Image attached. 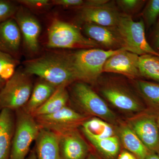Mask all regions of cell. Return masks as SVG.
<instances>
[{"label":"cell","instance_id":"25","mask_svg":"<svg viewBox=\"0 0 159 159\" xmlns=\"http://www.w3.org/2000/svg\"><path fill=\"white\" fill-rule=\"evenodd\" d=\"M136 84L139 92L146 102L153 108L159 110V84L139 80Z\"/></svg>","mask_w":159,"mask_h":159},{"label":"cell","instance_id":"7","mask_svg":"<svg viewBox=\"0 0 159 159\" xmlns=\"http://www.w3.org/2000/svg\"><path fill=\"white\" fill-rule=\"evenodd\" d=\"M73 98L81 108L89 114L111 120L112 111L99 95L84 83H76L72 88Z\"/></svg>","mask_w":159,"mask_h":159},{"label":"cell","instance_id":"9","mask_svg":"<svg viewBox=\"0 0 159 159\" xmlns=\"http://www.w3.org/2000/svg\"><path fill=\"white\" fill-rule=\"evenodd\" d=\"M34 118L41 128L51 131L58 135L73 130L86 118L66 106L54 113Z\"/></svg>","mask_w":159,"mask_h":159},{"label":"cell","instance_id":"17","mask_svg":"<svg viewBox=\"0 0 159 159\" xmlns=\"http://www.w3.org/2000/svg\"><path fill=\"white\" fill-rule=\"evenodd\" d=\"M36 140L37 159H61L57 134L41 128Z\"/></svg>","mask_w":159,"mask_h":159},{"label":"cell","instance_id":"15","mask_svg":"<svg viewBox=\"0 0 159 159\" xmlns=\"http://www.w3.org/2000/svg\"><path fill=\"white\" fill-rule=\"evenodd\" d=\"M21 33L14 19L0 24V50L11 56L16 55L20 47Z\"/></svg>","mask_w":159,"mask_h":159},{"label":"cell","instance_id":"33","mask_svg":"<svg viewBox=\"0 0 159 159\" xmlns=\"http://www.w3.org/2000/svg\"><path fill=\"white\" fill-rule=\"evenodd\" d=\"M154 46L155 48L159 50V20L154 37Z\"/></svg>","mask_w":159,"mask_h":159},{"label":"cell","instance_id":"8","mask_svg":"<svg viewBox=\"0 0 159 159\" xmlns=\"http://www.w3.org/2000/svg\"><path fill=\"white\" fill-rule=\"evenodd\" d=\"M81 9L79 17L83 21L106 27H116L121 15L114 2L107 0H97Z\"/></svg>","mask_w":159,"mask_h":159},{"label":"cell","instance_id":"30","mask_svg":"<svg viewBox=\"0 0 159 159\" xmlns=\"http://www.w3.org/2000/svg\"><path fill=\"white\" fill-rule=\"evenodd\" d=\"M85 1L82 0H53L51 3L56 6L67 8H82L84 6Z\"/></svg>","mask_w":159,"mask_h":159},{"label":"cell","instance_id":"12","mask_svg":"<svg viewBox=\"0 0 159 159\" xmlns=\"http://www.w3.org/2000/svg\"><path fill=\"white\" fill-rule=\"evenodd\" d=\"M14 19L19 27L27 48L31 52H37L39 48V38L41 31L38 21L22 8L18 9Z\"/></svg>","mask_w":159,"mask_h":159},{"label":"cell","instance_id":"38","mask_svg":"<svg viewBox=\"0 0 159 159\" xmlns=\"http://www.w3.org/2000/svg\"><path fill=\"white\" fill-rule=\"evenodd\" d=\"M157 122L158 125V127L159 129V116H158L157 117Z\"/></svg>","mask_w":159,"mask_h":159},{"label":"cell","instance_id":"6","mask_svg":"<svg viewBox=\"0 0 159 159\" xmlns=\"http://www.w3.org/2000/svg\"><path fill=\"white\" fill-rule=\"evenodd\" d=\"M15 126L9 159H25L41 128L35 118L25 111H19Z\"/></svg>","mask_w":159,"mask_h":159},{"label":"cell","instance_id":"5","mask_svg":"<svg viewBox=\"0 0 159 159\" xmlns=\"http://www.w3.org/2000/svg\"><path fill=\"white\" fill-rule=\"evenodd\" d=\"M32 92V84L29 74L16 71L0 91L1 108L12 111L19 109L27 104Z\"/></svg>","mask_w":159,"mask_h":159},{"label":"cell","instance_id":"26","mask_svg":"<svg viewBox=\"0 0 159 159\" xmlns=\"http://www.w3.org/2000/svg\"><path fill=\"white\" fill-rule=\"evenodd\" d=\"M16 63L13 56L0 50V77L6 81L10 79L15 73Z\"/></svg>","mask_w":159,"mask_h":159},{"label":"cell","instance_id":"16","mask_svg":"<svg viewBox=\"0 0 159 159\" xmlns=\"http://www.w3.org/2000/svg\"><path fill=\"white\" fill-rule=\"evenodd\" d=\"M58 136L62 159H85L88 148L77 133L72 130Z\"/></svg>","mask_w":159,"mask_h":159},{"label":"cell","instance_id":"37","mask_svg":"<svg viewBox=\"0 0 159 159\" xmlns=\"http://www.w3.org/2000/svg\"><path fill=\"white\" fill-rule=\"evenodd\" d=\"M87 159H97L96 158L94 157L90 156Z\"/></svg>","mask_w":159,"mask_h":159},{"label":"cell","instance_id":"34","mask_svg":"<svg viewBox=\"0 0 159 159\" xmlns=\"http://www.w3.org/2000/svg\"><path fill=\"white\" fill-rule=\"evenodd\" d=\"M145 159H159V153L150 152Z\"/></svg>","mask_w":159,"mask_h":159},{"label":"cell","instance_id":"22","mask_svg":"<svg viewBox=\"0 0 159 159\" xmlns=\"http://www.w3.org/2000/svg\"><path fill=\"white\" fill-rule=\"evenodd\" d=\"M83 131L86 137L103 139L114 136L112 127L101 119L94 118L84 122Z\"/></svg>","mask_w":159,"mask_h":159},{"label":"cell","instance_id":"13","mask_svg":"<svg viewBox=\"0 0 159 159\" xmlns=\"http://www.w3.org/2000/svg\"><path fill=\"white\" fill-rule=\"evenodd\" d=\"M83 30L89 38L108 50L122 48V40L116 27H106L86 23L83 26Z\"/></svg>","mask_w":159,"mask_h":159},{"label":"cell","instance_id":"31","mask_svg":"<svg viewBox=\"0 0 159 159\" xmlns=\"http://www.w3.org/2000/svg\"><path fill=\"white\" fill-rule=\"evenodd\" d=\"M18 2L34 9H42L50 5L48 0H20Z\"/></svg>","mask_w":159,"mask_h":159},{"label":"cell","instance_id":"19","mask_svg":"<svg viewBox=\"0 0 159 159\" xmlns=\"http://www.w3.org/2000/svg\"><path fill=\"white\" fill-rule=\"evenodd\" d=\"M56 87L43 80L38 83L33 89L25 111L32 115L49 99L56 90Z\"/></svg>","mask_w":159,"mask_h":159},{"label":"cell","instance_id":"11","mask_svg":"<svg viewBox=\"0 0 159 159\" xmlns=\"http://www.w3.org/2000/svg\"><path fill=\"white\" fill-rule=\"evenodd\" d=\"M139 55L123 50L109 57L102 72L122 74L129 78L141 76L139 69Z\"/></svg>","mask_w":159,"mask_h":159},{"label":"cell","instance_id":"1","mask_svg":"<svg viewBox=\"0 0 159 159\" xmlns=\"http://www.w3.org/2000/svg\"><path fill=\"white\" fill-rule=\"evenodd\" d=\"M25 72L55 87L66 86L78 80L70 54L46 55L26 63Z\"/></svg>","mask_w":159,"mask_h":159},{"label":"cell","instance_id":"20","mask_svg":"<svg viewBox=\"0 0 159 159\" xmlns=\"http://www.w3.org/2000/svg\"><path fill=\"white\" fill-rule=\"evenodd\" d=\"M66 86L57 87L53 95L31 115L34 117L57 112L66 107L69 95Z\"/></svg>","mask_w":159,"mask_h":159},{"label":"cell","instance_id":"14","mask_svg":"<svg viewBox=\"0 0 159 159\" xmlns=\"http://www.w3.org/2000/svg\"><path fill=\"white\" fill-rule=\"evenodd\" d=\"M101 92L113 105L120 109L134 112L141 111L143 108L136 97L120 86H106L101 89Z\"/></svg>","mask_w":159,"mask_h":159},{"label":"cell","instance_id":"3","mask_svg":"<svg viewBox=\"0 0 159 159\" xmlns=\"http://www.w3.org/2000/svg\"><path fill=\"white\" fill-rule=\"evenodd\" d=\"M116 28L122 40V49L139 56L151 54L159 57V52L146 39L143 20L135 21L130 15L121 13Z\"/></svg>","mask_w":159,"mask_h":159},{"label":"cell","instance_id":"29","mask_svg":"<svg viewBox=\"0 0 159 159\" xmlns=\"http://www.w3.org/2000/svg\"><path fill=\"white\" fill-rule=\"evenodd\" d=\"M144 2V1L140 0H118L116 1L117 5L125 12L124 13L127 15L135 12Z\"/></svg>","mask_w":159,"mask_h":159},{"label":"cell","instance_id":"32","mask_svg":"<svg viewBox=\"0 0 159 159\" xmlns=\"http://www.w3.org/2000/svg\"><path fill=\"white\" fill-rule=\"evenodd\" d=\"M117 159H137L136 157L128 151H122L117 157Z\"/></svg>","mask_w":159,"mask_h":159},{"label":"cell","instance_id":"28","mask_svg":"<svg viewBox=\"0 0 159 159\" xmlns=\"http://www.w3.org/2000/svg\"><path fill=\"white\" fill-rule=\"evenodd\" d=\"M17 10V7L13 3L0 1V24L11 18Z\"/></svg>","mask_w":159,"mask_h":159},{"label":"cell","instance_id":"27","mask_svg":"<svg viewBox=\"0 0 159 159\" xmlns=\"http://www.w3.org/2000/svg\"><path fill=\"white\" fill-rule=\"evenodd\" d=\"M143 16L148 27L155 24L159 16V0L148 1L143 11Z\"/></svg>","mask_w":159,"mask_h":159},{"label":"cell","instance_id":"23","mask_svg":"<svg viewBox=\"0 0 159 159\" xmlns=\"http://www.w3.org/2000/svg\"><path fill=\"white\" fill-rule=\"evenodd\" d=\"M105 159H116L120 150L119 139L115 136L103 139L86 137Z\"/></svg>","mask_w":159,"mask_h":159},{"label":"cell","instance_id":"2","mask_svg":"<svg viewBox=\"0 0 159 159\" xmlns=\"http://www.w3.org/2000/svg\"><path fill=\"white\" fill-rule=\"evenodd\" d=\"M123 50H103L95 48L81 49L70 54L78 80L95 82L102 73L109 57Z\"/></svg>","mask_w":159,"mask_h":159},{"label":"cell","instance_id":"18","mask_svg":"<svg viewBox=\"0 0 159 159\" xmlns=\"http://www.w3.org/2000/svg\"><path fill=\"white\" fill-rule=\"evenodd\" d=\"M12 111L2 109L0 111V159H9L15 124Z\"/></svg>","mask_w":159,"mask_h":159},{"label":"cell","instance_id":"24","mask_svg":"<svg viewBox=\"0 0 159 159\" xmlns=\"http://www.w3.org/2000/svg\"><path fill=\"white\" fill-rule=\"evenodd\" d=\"M140 75L159 82V57L145 54L139 56Z\"/></svg>","mask_w":159,"mask_h":159},{"label":"cell","instance_id":"35","mask_svg":"<svg viewBox=\"0 0 159 159\" xmlns=\"http://www.w3.org/2000/svg\"><path fill=\"white\" fill-rule=\"evenodd\" d=\"M27 159H37L36 153L34 152H32L30 153L29 157Z\"/></svg>","mask_w":159,"mask_h":159},{"label":"cell","instance_id":"4","mask_svg":"<svg viewBox=\"0 0 159 159\" xmlns=\"http://www.w3.org/2000/svg\"><path fill=\"white\" fill-rule=\"evenodd\" d=\"M48 46L51 48H95L99 44L83 35L76 26L60 20L52 22L48 32Z\"/></svg>","mask_w":159,"mask_h":159},{"label":"cell","instance_id":"36","mask_svg":"<svg viewBox=\"0 0 159 159\" xmlns=\"http://www.w3.org/2000/svg\"><path fill=\"white\" fill-rule=\"evenodd\" d=\"M6 82V81L3 80L2 79V78L0 77V91H1L4 85H5Z\"/></svg>","mask_w":159,"mask_h":159},{"label":"cell","instance_id":"21","mask_svg":"<svg viewBox=\"0 0 159 159\" xmlns=\"http://www.w3.org/2000/svg\"><path fill=\"white\" fill-rule=\"evenodd\" d=\"M120 137L123 145L136 157L145 159L150 152L142 143L136 134L129 126H123L120 129Z\"/></svg>","mask_w":159,"mask_h":159},{"label":"cell","instance_id":"39","mask_svg":"<svg viewBox=\"0 0 159 159\" xmlns=\"http://www.w3.org/2000/svg\"><path fill=\"white\" fill-rule=\"evenodd\" d=\"M0 109H1V107H0Z\"/></svg>","mask_w":159,"mask_h":159},{"label":"cell","instance_id":"10","mask_svg":"<svg viewBox=\"0 0 159 159\" xmlns=\"http://www.w3.org/2000/svg\"><path fill=\"white\" fill-rule=\"evenodd\" d=\"M131 128L150 152L159 153V129L157 118L146 114L131 122Z\"/></svg>","mask_w":159,"mask_h":159}]
</instances>
